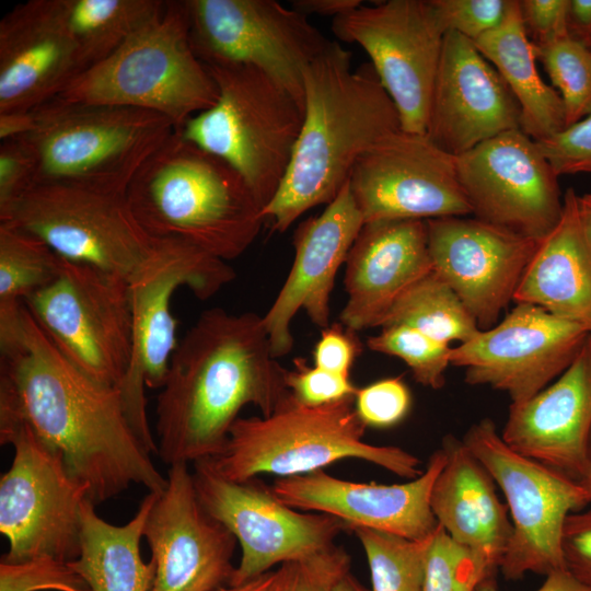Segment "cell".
Instances as JSON below:
<instances>
[{
	"instance_id": "obj_1",
	"label": "cell",
	"mask_w": 591,
	"mask_h": 591,
	"mask_svg": "<svg viewBox=\"0 0 591 591\" xmlns=\"http://www.w3.org/2000/svg\"><path fill=\"white\" fill-rule=\"evenodd\" d=\"M21 425L62 455L94 505L132 484L154 493L167 485L131 427L118 389L76 367L24 304L0 320V433Z\"/></svg>"
},
{
	"instance_id": "obj_2",
	"label": "cell",
	"mask_w": 591,
	"mask_h": 591,
	"mask_svg": "<svg viewBox=\"0 0 591 591\" xmlns=\"http://www.w3.org/2000/svg\"><path fill=\"white\" fill-rule=\"evenodd\" d=\"M263 316L204 311L178 341L157 399L158 454L169 466L219 454L240 410L269 416L290 394Z\"/></svg>"
},
{
	"instance_id": "obj_3",
	"label": "cell",
	"mask_w": 591,
	"mask_h": 591,
	"mask_svg": "<svg viewBox=\"0 0 591 591\" xmlns=\"http://www.w3.org/2000/svg\"><path fill=\"white\" fill-rule=\"evenodd\" d=\"M303 91V124L290 165L263 210L277 232L311 208L332 202L359 158L402 129L373 67L352 70L350 51L335 40L306 68Z\"/></svg>"
},
{
	"instance_id": "obj_4",
	"label": "cell",
	"mask_w": 591,
	"mask_h": 591,
	"mask_svg": "<svg viewBox=\"0 0 591 591\" xmlns=\"http://www.w3.org/2000/svg\"><path fill=\"white\" fill-rule=\"evenodd\" d=\"M125 196L152 239L181 241L225 262L242 255L265 222L243 177L178 129L147 159Z\"/></svg>"
},
{
	"instance_id": "obj_5",
	"label": "cell",
	"mask_w": 591,
	"mask_h": 591,
	"mask_svg": "<svg viewBox=\"0 0 591 591\" xmlns=\"http://www.w3.org/2000/svg\"><path fill=\"white\" fill-rule=\"evenodd\" d=\"M366 428L355 396L306 406L290 393L269 416L239 417L222 451L205 461L233 482L304 475L344 459L370 462L408 480L422 473L420 460L402 448L364 442Z\"/></svg>"
},
{
	"instance_id": "obj_6",
	"label": "cell",
	"mask_w": 591,
	"mask_h": 591,
	"mask_svg": "<svg viewBox=\"0 0 591 591\" xmlns=\"http://www.w3.org/2000/svg\"><path fill=\"white\" fill-rule=\"evenodd\" d=\"M218 86L195 54L183 1L162 9L108 57L79 74L57 99L159 113L179 129L210 108Z\"/></svg>"
},
{
	"instance_id": "obj_7",
	"label": "cell",
	"mask_w": 591,
	"mask_h": 591,
	"mask_svg": "<svg viewBox=\"0 0 591 591\" xmlns=\"http://www.w3.org/2000/svg\"><path fill=\"white\" fill-rule=\"evenodd\" d=\"M22 139L35 162V184L126 194L147 159L175 130L165 116L136 107L54 99L35 108Z\"/></svg>"
},
{
	"instance_id": "obj_8",
	"label": "cell",
	"mask_w": 591,
	"mask_h": 591,
	"mask_svg": "<svg viewBox=\"0 0 591 591\" xmlns=\"http://www.w3.org/2000/svg\"><path fill=\"white\" fill-rule=\"evenodd\" d=\"M206 67L218 86V100L178 130L185 139L231 165L264 210L290 165L304 105L255 67Z\"/></svg>"
},
{
	"instance_id": "obj_9",
	"label": "cell",
	"mask_w": 591,
	"mask_h": 591,
	"mask_svg": "<svg viewBox=\"0 0 591 591\" xmlns=\"http://www.w3.org/2000/svg\"><path fill=\"white\" fill-rule=\"evenodd\" d=\"M234 278L225 260L181 241L158 240L150 258L129 280L132 354L117 389L131 427L151 454L158 449L148 421L146 389L163 386L178 344L172 297L176 289L187 287L205 300Z\"/></svg>"
},
{
	"instance_id": "obj_10",
	"label": "cell",
	"mask_w": 591,
	"mask_h": 591,
	"mask_svg": "<svg viewBox=\"0 0 591 591\" xmlns=\"http://www.w3.org/2000/svg\"><path fill=\"white\" fill-rule=\"evenodd\" d=\"M462 441L485 466L507 500L512 536L499 570L507 580L566 569L563 532L569 514L590 506L586 487L509 448L495 422L473 424Z\"/></svg>"
},
{
	"instance_id": "obj_11",
	"label": "cell",
	"mask_w": 591,
	"mask_h": 591,
	"mask_svg": "<svg viewBox=\"0 0 591 591\" xmlns=\"http://www.w3.org/2000/svg\"><path fill=\"white\" fill-rule=\"evenodd\" d=\"M23 304L76 367L105 385L120 384L132 354L128 279L60 257L56 278Z\"/></svg>"
},
{
	"instance_id": "obj_12",
	"label": "cell",
	"mask_w": 591,
	"mask_h": 591,
	"mask_svg": "<svg viewBox=\"0 0 591 591\" xmlns=\"http://www.w3.org/2000/svg\"><path fill=\"white\" fill-rule=\"evenodd\" d=\"M43 240L59 257L130 280L154 252L124 194L61 184H34L0 216Z\"/></svg>"
},
{
	"instance_id": "obj_13",
	"label": "cell",
	"mask_w": 591,
	"mask_h": 591,
	"mask_svg": "<svg viewBox=\"0 0 591 591\" xmlns=\"http://www.w3.org/2000/svg\"><path fill=\"white\" fill-rule=\"evenodd\" d=\"M0 443L14 449L11 466L0 477V532L9 542L1 560L77 559L88 488L27 426L0 433Z\"/></svg>"
},
{
	"instance_id": "obj_14",
	"label": "cell",
	"mask_w": 591,
	"mask_h": 591,
	"mask_svg": "<svg viewBox=\"0 0 591 591\" xmlns=\"http://www.w3.org/2000/svg\"><path fill=\"white\" fill-rule=\"evenodd\" d=\"M192 47L206 65L255 67L304 105L303 76L331 40L274 0H184Z\"/></svg>"
},
{
	"instance_id": "obj_15",
	"label": "cell",
	"mask_w": 591,
	"mask_h": 591,
	"mask_svg": "<svg viewBox=\"0 0 591 591\" xmlns=\"http://www.w3.org/2000/svg\"><path fill=\"white\" fill-rule=\"evenodd\" d=\"M193 478L204 509L229 529L241 546L240 563L228 586H240L277 564L325 551L347 531L336 517L286 506L256 477L229 480L201 460L193 463Z\"/></svg>"
},
{
	"instance_id": "obj_16",
	"label": "cell",
	"mask_w": 591,
	"mask_h": 591,
	"mask_svg": "<svg viewBox=\"0 0 591 591\" xmlns=\"http://www.w3.org/2000/svg\"><path fill=\"white\" fill-rule=\"evenodd\" d=\"M337 39L359 45L394 102L402 130L426 135L444 32L430 0H389L333 19Z\"/></svg>"
},
{
	"instance_id": "obj_17",
	"label": "cell",
	"mask_w": 591,
	"mask_h": 591,
	"mask_svg": "<svg viewBox=\"0 0 591 591\" xmlns=\"http://www.w3.org/2000/svg\"><path fill=\"white\" fill-rule=\"evenodd\" d=\"M471 215L541 242L564 209L558 175L521 129L502 132L456 157Z\"/></svg>"
},
{
	"instance_id": "obj_18",
	"label": "cell",
	"mask_w": 591,
	"mask_h": 591,
	"mask_svg": "<svg viewBox=\"0 0 591 591\" xmlns=\"http://www.w3.org/2000/svg\"><path fill=\"white\" fill-rule=\"evenodd\" d=\"M582 326L529 303H515L505 317L452 347L451 366L464 368L470 385L528 401L563 374L589 337Z\"/></svg>"
},
{
	"instance_id": "obj_19",
	"label": "cell",
	"mask_w": 591,
	"mask_h": 591,
	"mask_svg": "<svg viewBox=\"0 0 591 591\" xmlns=\"http://www.w3.org/2000/svg\"><path fill=\"white\" fill-rule=\"evenodd\" d=\"M349 186L364 222L471 215L456 157L426 135L401 129L380 141L356 162Z\"/></svg>"
},
{
	"instance_id": "obj_20",
	"label": "cell",
	"mask_w": 591,
	"mask_h": 591,
	"mask_svg": "<svg viewBox=\"0 0 591 591\" xmlns=\"http://www.w3.org/2000/svg\"><path fill=\"white\" fill-rule=\"evenodd\" d=\"M166 479L143 530L155 566L150 591H218L235 569L237 541L201 506L188 464L169 466Z\"/></svg>"
},
{
	"instance_id": "obj_21",
	"label": "cell",
	"mask_w": 591,
	"mask_h": 591,
	"mask_svg": "<svg viewBox=\"0 0 591 591\" xmlns=\"http://www.w3.org/2000/svg\"><path fill=\"white\" fill-rule=\"evenodd\" d=\"M426 229L432 270L480 331L496 325L540 242L467 216L427 220Z\"/></svg>"
},
{
	"instance_id": "obj_22",
	"label": "cell",
	"mask_w": 591,
	"mask_h": 591,
	"mask_svg": "<svg viewBox=\"0 0 591 591\" xmlns=\"http://www.w3.org/2000/svg\"><path fill=\"white\" fill-rule=\"evenodd\" d=\"M515 129H521L520 107L501 76L472 40L445 33L426 136L459 157Z\"/></svg>"
},
{
	"instance_id": "obj_23",
	"label": "cell",
	"mask_w": 591,
	"mask_h": 591,
	"mask_svg": "<svg viewBox=\"0 0 591 591\" xmlns=\"http://www.w3.org/2000/svg\"><path fill=\"white\" fill-rule=\"evenodd\" d=\"M444 463L445 453L440 448L430 455L418 477L402 484L355 483L318 470L279 477L269 487L286 506L336 517L347 531L367 528L422 540L438 526L430 508V493Z\"/></svg>"
},
{
	"instance_id": "obj_24",
	"label": "cell",
	"mask_w": 591,
	"mask_h": 591,
	"mask_svg": "<svg viewBox=\"0 0 591 591\" xmlns=\"http://www.w3.org/2000/svg\"><path fill=\"white\" fill-rule=\"evenodd\" d=\"M364 223L349 181L323 212L301 222L293 235V265L274 303L263 316L275 358L290 352V323L303 309L310 320L329 325V300L339 267Z\"/></svg>"
},
{
	"instance_id": "obj_25",
	"label": "cell",
	"mask_w": 591,
	"mask_h": 591,
	"mask_svg": "<svg viewBox=\"0 0 591 591\" xmlns=\"http://www.w3.org/2000/svg\"><path fill=\"white\" fill-rule=\"evenodd\" d=\"M519 454L581 483L591 470V335L554 382L511 404L500 433Z\"/></svg>"
},
{
	"instance_id": "obj_26",
	"label": "cell",
	"mask_w": 591,
	"mask_h": 591,
	"mask_svg": "<svg viewBox=\"0 0 591 591\" xmlns=\"http://www.w3.org/2000/svg\"><path fill=\"white\" fill-rule=\"evenodd\" d=\"M85 70L50 0L18 4L0 21V113L39 107Z\"/></svg>"
},
{
	"instance_id": "obj_27",
	"label": "cell",
	"mask_w": 591,
	"mask_h": 591,
	"mask_svg": "<svg viewBox=\"0 0 591 591\" xmlns=\"http://www.w3.org/2000/svg\"><path fill=\"white\" fill-rule=\"evenodd\" d=\"M345 264L340 323L354 332L380 327L398 297L432 270L426 221L364 222Z\"/></svg>"
},
{
	"instance_id": "obj_28",
	"label": "cell",
	"mask_w": 591,
	"mask_h": 591,
	"mask_svg": "<svg viewBox=\"0 0 591 591\" xmlns=\"http://www.w3.org/2000/svg\"><path fill=\"white\" fill-rule=\"evenodd\" d=\"M445 463L430 493L437 523L459 544L478 556L496 575L512 536L509 511L495 480L464 442L442 439Z\"/></svg>"
},
{
	"instance_id": "obj_29",
	"label": "cell",
	"mask_w": 591,
	"mask_h": 591,
	"mask_svg": "<svg viewBox=\"0 0 591 591\" xmlns=\"http://www.w3.org/2000/svg\"><path fill=\"white\" fill-rule=\"evenodd\" d=\"M578 194H564L561 218L531 258L514 303L537 305L576 323L591 335V253L579 222Z\"/></svg>"
},
{
	"instance_id": "obj_30",
	"label": "cell",
	"mask_w": 591,
	"mask_h": 591,
	"mask_svg": "<svg viewBox=\"0 0 591 591\" xmlns=\"http://www.w3.org/2000/svg\"><path fill=\"white\" fill-rule=\"evenodd\" d=\"M473 43L514 95L525 135L540 141L566 128L563 100L540 76L535 46L523 27L518 0L510 1L498 26Z\"/></svg>"
},
{
	"instance_id": "obj_31",
	"label": "cell",
	"mask_w": 591,
	"mask_h": 591,
	"mask_svg": "<svg viewBox=\"0 0 591 591\" xmlns=\"http://www.w3.org/2000/svg\"><path fill=\"white\" fill-rule=\"evenodd\" d=\"M159 493L149 491L134 517L123 525L112 524L86 499L82 507L80 554L69 561L91 591H150L154 563L144 561L140 542L148 514Z\"/></svg>"
},
{
	"instance_id": "obj_32",
	"label": "cell",
	"mask_w": 591,
	"mask_h": 591,
	"mask_svg": "<svg viewBox=\"0 0 591 591\" xmlns=\"http://www.w3.org/2000/svg\"><path fill=\"white\" fill-rule=\"evenodd\" d=\"M86 69L108 57L154 16L161 0H50Z\"/></svg>"
},
{
	"instance_id": "obj_33",
	"label": "cell",
	"mask_w": 591,
	"mask_h": 591,
	"mask_svg": "<svg viewBox=\"0 0 591 591\" xmlns=\"http://www.w3.org/2000/svg\"><path fill=\"white\" fill-rule=\"evenodd\" d=\"M392 325L415 328L449 345L463 344L480 331L452 288L433 270L398 297L380 327Z\"/></svg>"
},
{
	"instance_id": "obj_34",
	"label": "cell",
	"mask_w": 591,
	"mask_h": 591,
	"mask_svg": "<svg viewBox=\"0 0 591 591\" xmlns=\"http://www.w3.org/2000/svg\"><path fill=\"white\" fill-rule=\"evenodd\" d=\"M59 266L60 257L43 240L0 223V318L15 315L56 278Z\"/></svg>"
},
{
	"instance_id": "obj_35",
	"label": "cell",
	"mask_w": 591,
	"mask_h": 591,
	"mask_svg": "<svg viewBox=\"0 0 591 591\" xmlns=\"http://www.w3.org/2000/svg\"><path fill=\"white\" fill-rule=\"evenodd\" d=\"M369 565L372 591H424L430 536L410 540L393 533L351 528Z\"/></svg>"
},
{
	"instance_id": "obj_36",
	"label": "cell",
	"mask_w": 591,
	"mask_h": 591,
	"mask_svg": "<svg viewBox=\"0 0 591 591\" xmlns=\"http://www.w3.org/2000/svg\"><path fill=\"white\" fill-rule=\"evenodd\" d=\"M535 50L563 100L566 128L591 115V51L569 35Z\"/></svg>"
},
{
	"instance_id": "obj_37",
	"label": "cell",
	"mask_w": 591,
	"mask_h": 591,
	"mask_svg": "<svg viewBox=\"0 0 591 591\" xmlns=\"http://www.w3.org/2000/svg\"><path fill=\"white\" fill-rule=\"evenodd\" d=\"M367 345L373 351L402 359L419 384L432 390L444 386V373L451 366V345L404 325L382 327Z\"/></svg>"
},
{
	"instance_id": "obj_38",
	"label": "cell",
	"mask_w": 591,
	"mask_h": 591,
	"mask_svg": "<svg viewBox=\"0 0 591 591\" xmlns=\"http://www.w3.org/2000/svg\"><path fill=\"white\" fill-rule=\"evenodd\" d=\"M487 578L495 575L484 561L438 524L427 551L424 591H475Z\"/></svg>"
},
{
	"instance_id": "obj_39",
	"label": "cell",
	"mask_w": 591,
	"mask_h": 591,
	"mask_svg": "<svg viewBox=\"0 0 591 591\" xmlns=\"http://www.w3.org/2000/svg\"><path fill=\"white\" fill-rule=\"evenodd\" d=\"M350 569V556L334 545L309 557L283 563L276 570L273 591H334Z\"/></svg>"
},
{
	"instance_id": "obj_40",
	"label": "cell",
	"mask_w": 591,
	"mask_h": 591,
	"mask_svg": "<svg viewBox=\"0 0 591 591\" xmlns=\"http://www.w3.org/2000/svg\"><path fill=\"white\" fill-rule=\"evenodd\" d=\"M91 591L69 563L51 557L0 560V591Z\"/></svg>"
},
{
	"instance_id": "obj_41",
	"label": "cell",
	"mask_w": 591,
	"mask_h": 591,
	"mask_svg": "<svg viewBox=\"0 0 591 591\" xmlns=\"http://www.w3.org/2000/svg\"><path fill=\"white\" fill-rule=\"evenodd\" d=\"M510 1L430 0V4L444 34L455 32L475 42L501 23Z\"/></svg>"
},
{
	"instance_id": "obj_42",
	"label": "cell",
	"mask_w": 591,
	"mask_h": 591,
	"mask_svg": "<svg viewBox=\"0 0 591 591\" xmlns=\"http://www.w3.org/2000/svg\"><path fill=\"white\" fill-rule=\"evenodd\" d=\"M412 405L409 389L402 376L387 378L358 389L355 407L368 427L389 428L402 421Z\"/></svg>"
},
{
	"instance_id": "obj_43",
	"label": "cell",
	"mask_w": 591,
	"mask_h": 591,
	"mask_svg": "<svg viewBox=\"0 0 591 591\" xmlns=\"http://www.w3.org/2000/svg\"><path fill=\"white\" fill-rule=\"evenodd\" d=\"M294 369L287 370L286 383L292 396L306 406H321L356 396L358 389L349 376L310 367L304 358L294 359Z\"/></svg>"
},
{
	"instance_id": "obj_44",
	"label": "cell",
	"mask_w": 591,
	"mask_h": 591,
	"mask_svg": "<svg viewBox=\"0 0 591 591\" xmlns=\"http://www.w3.org/2000/svg\"><path fill=\"white\" fill-rule=\"evenodd\" d=\"M536 143L558 176L591 174V115Z\"/></svg>"
},
{
	"instance_id": "obj_45",
	"label": "cell",
	"mask_w": 591,
	"mask_h": 591,
	"mask_svg": "<svg viewBox=\"0 0 591 591\" xmlns=\"http://www.w3.org/2000/svg\"><path fill=\"white\" fill-rule=\"evenodd\" d=\"M35 184L33 154L22 138L0 143V216Z\"/></svg>"
},
{
	"instance_id": "obj_46",
	"label": "cell",
	"mask_w": 591,
	"mask_h": 591,
	"mask_svg": "<svg viewBox=\"0 0 591 591\" xmlns=\"http://www.w3.org/2000/svg\"><path fill=\"white\" fill-rule=\"evenodd\" d=\"M570 0H518L525 33L534 46H543L568 35Z\"/></svg>"
},
{
	"instance_id": "obj_47",
	"label": "cell",
	"mask_w": 591,
	"mask_h": 591,
	"mask_svg": "<svg viewBox=\"0 0 591 591\" xmlns=\"http://www.w3.org/2000/svg\"><path fill=\"white\" fill-rule=\"evenodd\" d=\"M361 351L355 332L341 323L323 328L313 350L314 366L323 370L349 376L350 368Z\"/></svg>"
},
{
	"instance_id": "obj_48",
	"label": "cell",
	"mask_w": 591,
	"mask_h": 591,
	"mask_svg": "<svg viewBox=\"0 0 591 591\" xmlns=\"http://www.w3.org/2000/svg\"><path fill=\"white\" fill-rule=\"evenodd\" d=\"M561 543L566 569L591 588V506L568 515Z\"/></svg>"
},
{
	"instance_id": "obj_49",
	"label": "cell",
	"mask_w": 591,
	"mask_h": 591,
	"mask_svg": "<svg viewBox=\"0 0 591 591\" xmlns=\"http://www.w3.org/2000/svg\"><path fill=\"white\" fill-rule=\"evenodd\" d=\"M568 35L591 51V0H570Z\"/></svg>"
},
{
	"instance_id": "obj_50",
	"label": "cell",
	"mask_w": 591,
	"mask_h": 591,
	"mask_svg": "<svg viewBox=\"0 0 591 591\" xmlns=\"http://www.w3.org/2000/svg\"><path fill=\"white\" fill-rule=\"evenodd\" d=\"M475 591H498L495 578L483 580ZM535 591H591L567 569L556 570L545 576L544 582Z\"/></svg>"
},
{
	"instance_id": "obj_51",
	"label": "cell",
	"mask_w": 591,
	"mask_h": 591,
	"mask_svg": "<svg viewBox=\"0 0 591 591\" xmlns=\"http://www.w3.org/2000/svg\"><path fill=\"white\" fill-rule=\"evenodd\" d=\"M361 4L360 0H294L291 8L305 16L316 14L335 19Z\"/></svg>"
},
{
	"instance_id": "obj_52",
	"label": "cell",
	"mask_w": 591,
	"mask_h": 591,
	"mask_svg": "<svg viewBox=\"0 0 591 591\" xmlns=\"http://www.w3.org/2000/svg\"><path fill=\"white\" fill-rule=\"evenodd\" d=\"M36 125V109L0 113V140L28 135Z\"/></svg>"
},
{
	"instance_id": "obj_53",
	"label": "cell",
	"mask_w": 591,
	"mask_h": 591,
	"mask_svg": "<svg viewBox=\"0 0 591 591\" xmlns=\"http://www.w3.org/2000/svg\"><path fill=\"white\" fill-rule=\"evenodd\" d=\"M276 570H270L240 586H224L218 591H273Z\"/></svg>"
},
{
	"instance_id": "obj_54",
	"label": "cell",
	"mask_w": 591,
	"mask_h": 591,
	"mask_svg": "<svg viewBox=\"0 0 591 591\" xmlns=\"http://www.w3.org/2000/svg\"><path fill=\"white\" fill-rule=\"evenodd\" d=\"M577 208L582 234L591 253V193L578 195Z\"/></svg>"
},
{
	"instance_id": "obj_55",
	"label": "cell",
	"mask_w": 591,
	"mask_h": 591,
	"mask_svg": "<svg viewBox=\"0 0 591 591\" xmlns=\"http://www.w3.org/2000/svg\"><path fill=\"white\" fill-rule=\"evenodd\" d=\"M334 591H370L364 588L350 572L345 575L335 586Z\"/></svg>"
},
{
	"instance_id": "obj_56",
	"label": "cell",
	"mask_w": 591,
	"mask_h": 591,
	"mask_svg": "<svg viewBox=\"0 0 591 591\" xmlns=\"http://www.w3.org/2000/svg\"><path fill=\"white\" fill-rule=\"evenodd\" d=\"M581 484L586 487V489L588 490L589 495H590V498H591V470L589 472V474L587 475V477L581 482ZM591 506V503H590Z\"/></svg>"
},
{
	"instance_id": "obj_57",
	"label": "cell",
	"mask_w": 591,
	"mask_h": 591,
	"mask_svg": "<svg viewBox=\"0 0 591 591\" xmlns=\"http://www.w3.org/2000/svg\"><path fill=\"white\" fill-rule=\"evenodd\" d=\"M590 454H591V437H590Z\"/></svg>"
}]
</instances>
